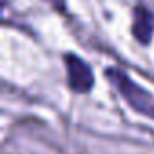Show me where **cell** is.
I'll return each mask as SVG.
<instances>
[{
	"label": "cell",
	"mask_w": 154,
	"mask_h": 154,
	"mask_svg": "<svg viewBox=\"0 0 154 154\" xmlns=\"http://www.w3.org/2000/svg\"><path fill=\"white\" fill-rule=\"evenodd\" d=\"M109 78L112 80L114 87H118V91L123 94V98L138 112H143V114L154 118V103H152L150 96L141 87H138L132 80H129L127 76L123 72H120V71H109Z\"/></svg>",
	"instance_id": "obj_1"
},
{
	"label": "cell",
	"mask_w": 154,
	"mask_h": 154,
	"mask_svg": "<svg viewBox=\"0 0 154 154\" xmlns=\"http://www.w3.org/2000/svg\"><path fill=\"white\" fill-rule=\"evenodd\" d=\"M65 69H67V80L72 91L76 93H87L93 87L94 76L91 67L78 56L67 54L65 56Z\"/></svg>",
	"instance_id": "obj_2"
},
{
	"label": "cell",
	"mask_w": 154,
	"mask_h": 154,
	"mask_svg": "<svg viewBox=\"0 0 154 154\" xmlns=\"http://www.w3.org/2000/svg\"><path fill=\"white\" fill-rule=\"evenodd\" d=\"M154 33V24H152V17L149 15L147 9L138 8L134 11V24H132V35L136 36L138 42L141 44H149Z\"/></svg>",
	"instance_id": "obj_3"
}]
</instances>
